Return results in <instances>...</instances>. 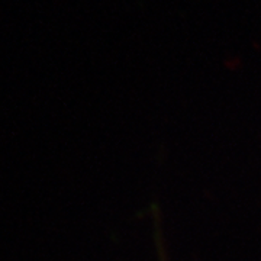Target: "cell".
<instances>
[{
	"label": "cell",
	"instance_id": "1",
	"mask_svg": "<svg viewBox=\"0 0 261 261\" xmlns=\"http://www.w3.org/2000/svg\"><path fill=\"white\" fill-rule=\"evenodd\" d=\"M152 214H154V226H155V243H157V251H159V261H168L166 247H164V238L161 232V221H160L159 206H152Z\"/></svg>",
	"mask_w": 261,
	"mask_h": 261
}]
</instances>
